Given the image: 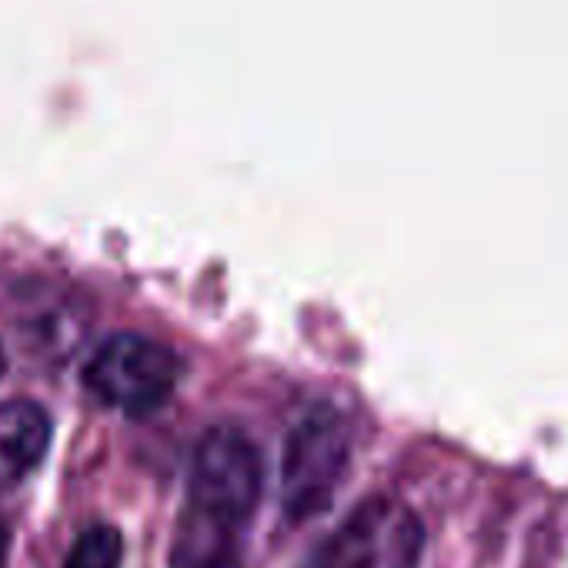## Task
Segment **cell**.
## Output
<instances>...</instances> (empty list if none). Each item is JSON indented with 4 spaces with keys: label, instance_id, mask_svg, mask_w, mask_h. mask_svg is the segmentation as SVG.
Listing matches in <instances>:
<instances>
[{
    "label": "cell",
    "instance_id": "6da1fadb",
    "mask_svg": "<svg viewBox=\"0 0 568 568\" xmlns=\"http://www.w3.org/2000/svg\"><path fill=\"white\" fill-rule=\"evenodd\" d=\"M352 465V428L335 405H312L284 438L281 508L302 525L332 508Z\"/></svg>",
    "mask_w": 568,
    "mask_h": 568
},
{
    "label": "cell",
    "instance_id": "7a4b0ae2",
    "mask_svg": "<svg viewBox=\"0 0 568 568\" xmlns=\"http://www.w3.org/2000/svg\"><path fill=\"white\" fill-rule=\"evenodd\" d=\"M264 488V462L257 445L237 425L207 428L191 455L187 505L181 515L244 531Z\"/></svg>",
    "mask_w": 568,
    "mask_h": 568
},
{
    "label": "cell",
    "instance_id": "3957f363",
    "mask_svg": "<svg viewBox=\"0 0 568 568\" xmlns=\"http://www.w3.org/2000/svg\"><path fill=\"white\" fill-rule=\"evenodd\" d=\"M181 382V358L144 335H111L84 365V388L108 408L151 415L164 408Z\"/></svg>",
    "mask_w": 568,
    "mask_h": 568
},
{
    "label": "cell",
    "instance_id": "277c9868",
    "mask_svg": "<svg viewBox=\"0 0 568 568\" xmlns=\"http://www.w3.org/2000/svg\"><path fill=\"white\" fill-rule=\"evenodd\" d=\"M422 518L398 498H365L325 541L312 568H418Z\"/></svg>",
    "mask_w": 568,
    "mask_h": 568
},
{
    "label": "cell",
    "instance_id": "5b68a950",
    "mask_svg": "<svg viewBox=\"0 0 568 568\" xmlns=\"http://www.w3.org/2000/svg\"><path fill=\"white\" fill-rule=\"evenodd\" d=\"M51 415L38 402H4L0 405V495L18 488L51 448Z\"/></svg>",
    "mask_w": 568,
    "mask_h": 568
},
{
    "label": "cell",
    "instance_id": "8992f818",
    "mask_svg": "<svg viewBox=\"0 0 568 568\" xmlns=\"http://www.w3.org/2000/svg\"><path fill=\"white\" fill-rule=\"evenodd\" d=\"M168 565L171 568H244L241 531L181 515Z\"/></svg>",
    "mask_w": 568,
    "mask_h": 568
},
{
    "label": "cell",
    "instance_id": "52a82bcc",
    "mask_svg": "<svg viewBox=\"0 0 568 568\" xmlns=\"http://www.w3.org/2000/svg\"><path fill=\"white\" fill-rule=\"evenodd\" d=\"M121 555H124V541H121V531L114 525H88L61 568H121Z\"/></svg>",
    "mask_w": 568,
    "mask_h": 568
},
{
    "label": "cell",
    "instance_id": "ba28073f",
    "mask_svg": "<svg viewBox=\"0 0 568 568\" xmlns=\"http://www.w3.org/2000/svg\"><path fill=\"white\" fill-rule=\"evenodd\" d=\"M0 568H8V528L0 521Z\"/></svg>",
    "mask_w": 568,
    "mask_h": 568
},
{
    "label": "cell",
    "instance_id": "9c48e42d",
    "mask_svg": "<svg viewBox=\"0 0 568 568\" xmlns=\"http://www.w3.org/2000/svg\"><path fill=\"white\" fill-rule=\"evenodd\" d=\"M4 365H8V362H4V348H0V375H4Z\"/></svg>",
    "mask_w": 568,
    "mask_h": 568
}]
</instances>
